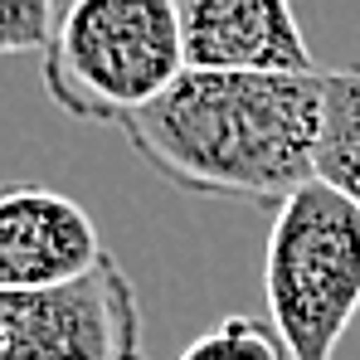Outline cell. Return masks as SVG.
Here are the masks:
<instances>
[{"label": "cell", "mask_w": 360, "mask_h": 360, "mask_svg": "<svg viewBox=\"0 0 360 360\" xmlns=\"http://www.w3.org/2000/svg\"><path fill=\"white\" fill-rule=\"evenodd\" d=\"M326 131V73H195L122 122L127 146L166 185L205 200L283 210L316 180Z\"/></svg>", "instance_id": "1"}, {"label": "cell", "mask_w": 360, "mask_h": 360, "mask_svg": "<svg viewBox=\"0 0 360 360\" xmlns=\"http://www.w3.org/2000/svg\"><path fill=\"white\" fill-rule=\"evenodd\" d=\"M112 248L93 214L39 180H0V292H49L93 278Z\"/></svg>", "instance_id": "5"}, {"label": "cell", "mask_w": 360, "mask_h": 360, "mask_svg": "<svg viewBox=\"0 0 360 360\" xmlns=\"http://www.w3.org/2000/svg\"><path fill=\"white\" fill-rule=\"evenodd\" d=\"M185 68L195 73H268L311 78L316 63L288 0H185Z\"/></svg>", "instance_id": "6"}, {"label": "cell", "mask_w": 360, "mask_h": 360, "mask_svg": "<svg viewBox=\"0 0 360 360\" xmlns=\"http://www.w3.org/2000/svg\"><path fill=\"white\" fill-rule=\"evenodd\" d=\"M59 10L49 0H0V59L10 54H44L54 39Z\"/></svg>", "instance_id": "9"}, {"label": "cell", "mask_w": 360, "mask_h": 360, "mask_svg": "<svg viewBox=\"0 0 360 360\" xmlns=\"http://www.w3.org/2000/svg\"><path fill=\"white\" fill-rule=\"evenodd\" d=\"M176 360H288V351H283L278 331L263 316L229 311L210 331H200Z\"/></svg>", "instance_id": "8"}, {"label": "cell", "mask_w": 360, "mask_h": 360, "mask_svg": "<svg viewBox=\"0 0 360 360\" xmlns=\"http://www.w3.org/2000/svg\"><path fill=\"white\" fill-rule=\"evenodd\" d=\"M180 73L185 39L176 0H73L39 54L49 103L63 117L103 127L146 112Z\"/></svg>", "instance_id": "2"}, {"label": "cell", "mask_w": 360, "mask_h": 360, "mask_svg": "<svg viewBox=\"0 0 360 360\" xmlns=\"http://www.w3.org/2000/svg\"><path fill=\"white\" fill-rule=\"evenodd\" d=\"M0 360H146L122 263L49 292H0Z\"/></svg>", "instance_id": "4"}, {"label": "cell", "mask_w": 360, "mask_h": 360, "mask_svg": "<svg viewBox=\"0 0 360 360\" xmlns=\"http://www.w3.org/2000/svg\"><path fill=\"white\" fill-rule=\"evenodd\" d=\"M263 297L288 360H336L360 311V205L326 180L297 190L268 229Z\"/></svg>", "instance_id": "3"}, {"label": "cell", "mask_w": 360, "mask_h": 360, "mask_svg": "<svg viewBox=\"0 0 360 360\" xmlns=\"http://www.w3.org/2000/svg\"><path fill=\"white\" fill-rule=\"evenodd\" d=\"M316 180L360 205V63L326 73V131Z\"/></svg>", "instance_id": "7"}]
</instances>
